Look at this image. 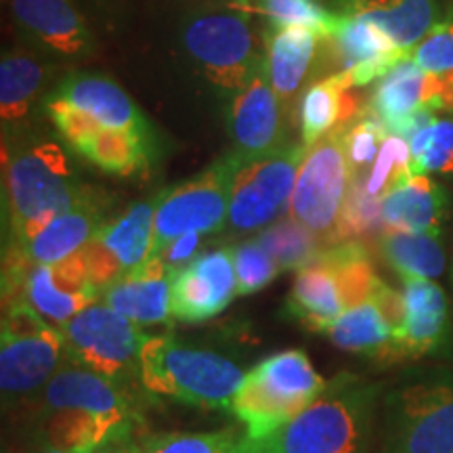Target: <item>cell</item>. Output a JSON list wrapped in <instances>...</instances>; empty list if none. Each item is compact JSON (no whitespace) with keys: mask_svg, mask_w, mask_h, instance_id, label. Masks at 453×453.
Masks as SVG:
<instances>
[{"mask_svg":"<svg viewBox=\"0 0 453 453\" xmlns=\"http://www.w3.org/2000/svg\"><path fill=\"white\" fill-rule=\"evenodd\" d=\"M50 97L64 101L73 110H78L90 120L111 130H128V133L154 134L150 120L139 110L137 104L128 97V93L111 78L93 72L70 73L57 87Z\"/></svg>","mask_w":453,"mask_h":453,"instance_id":"19","label":"cell"},{"mask_svg":"<svg viewBox=\"0 0 453 453\" xmlns=\"http://www.w3.org/2000/svg\"><path fill=\"white\" fill-rule=\"evenodd\" d=\"M237 275L234 246L202 252L170 280V311L173 319L183 324H202L212 319L234 303Z\"/></svg>","mask_w":453,"mask_h":453,"instance_id":"15","label":"cell"},{"mask_svg":"<svg viewBox=\"0 0 453 453\" xmlns=\"http://www.w3.org/2000/svg\"><path fill=\"white\" fill-rule=\"evenodd\" d=\"M183 47L206 81L240 93L267 64L265 38L246 13H203L187 19Z\"/></svg>","mask_w":453,"mask_h":453,"instance_id":"7","label":"cell"},{"mask_svg":"<svg viewBox=\"0 0 453 453\" xmlns=\"http://www.w3.org/2000/svg\"><path fill=\"white\" fill-rule=\"evenodd\" d=\"M376 246L380 248L384 260L401 275V280L405 277L437 280L445 269V254L439 235L384 231Z\"/></svg>","mask_w":453,"mask_h":453,"instance_id":"30","label":"cell"},{"mask_svg":"<svg viewBox=\"0 0 453 453\" xmlns=\"http://www.w3.org/2000/svg\"><path fill=\"white\" fill-rule=\"evenodd\" d=\"M139 380L150 393L202 410H231L243 373L234 361L208 349L166 336H147L139 353Z\"/></svg>","mask_w":453,"mask_h":453,"instance_id":"3","label":"cell"},{"mask_svg":"<svg viewBox=\"0 0 453 453\" xmlns=\"http://www.w3.org/2000/svg\"><path fill=\"white\" fill-rule=\"evenodd\" d=\"M380 393V384L355 373H338L307 410L258 443V451L367 453Z\"/></svg>","mask_w":453,"mask_h":453,"instance_id":"1","label":"cell"},{"mask_svg":"<svg viewBox=\"0 0 453 453\" xmlns=\"http://www.w3.org/2000/svg\"><path fill=\"white\" fill-rule=\"evenodd\" d=\"M447 194L428 174H407L382 197L387 231L439 235L447 217Z\"/></svg>","mask_w":453,"mask_h":453,"instance_id":"25","label":"cell"},{"mask_svg":"<svg viewBox=\"0 0 453 453\" xmlns=\"http://www.w3.org/2000/svg\"><path fill=\"white\" fill-rule=\"evenodd\" d=\"M101 298L90 281L84 250L55 265L30 263L13 246H4L3 254V307L27 304L49 321L64 327L72 317Z\"/></svg>","mask_w":453,"mask_h":453,"instance_id":"5","label":"cell"},{"mask_svg":"<svg viewBox=\"0 0 453 453\" xmlns=\"http://www.w3.org/2000/svg\"><path fill=\"white\" fill-rule=\"evenodd\" d=\"M288 118L281 99L271 87L267 64L252 78V82L234 95L226 111V128H229L234 154L242 162L273 154L288 145Z\"/></svg>","mask_w":453,"mask_h":453,"instance_id":"14","label":"cell"},{"mask_svg":"<svg viewBox=\"0 0 453 453\" xmlns=\"http://www.w3.org/2000/svg\"><path fill=\"white\" fill-rule=\"evenodd\" d=\"M309 145L288 143L273 154L242 162L235 170L229 202V229L234 234H254L267 229L288 214L300 164Z\"/></svg>","mask_w":453,"mask_h":453,"instance_id":"11","label":"cell"},{"mask_svg":"<svg viewBox=\"0 0 453 453\" xmlns=\"http://www.w3.org/2000/svg\"><path fill=\"white\" fill-rule=\"evenodd\" d=\"M410 59L430 73H453V15L434 24Z\"/></svg>","mask_w":453,"mask_h":453,"instance_id":"38","label":"cell"},{"mask_svg":"<svg viewBox=\"0 0 453 453\" xmlns=\"http://www.w3.org/2000/svg\"><path fill=\"white\" fill-rule=\"evenodd\" d=\"M65 359L122 382L139 370V353L147 336L139 324L99 300L61 327Z\"/></svg>","mask_w":453,"mask_h":453,"instance_id":"12","label":"cell"},{"mask_svg":"<svg viewBox=\"0 0 453 453\" xmlns=\"http://www.w3.org/2000/svg\"><path fill=\"white\" fill-rule=\"evenodd\" d=\"M378 453H453V373H433L388 393Z\"/></svg>","mask_w":453,"mask_h":453,"instance_id":"6","label":"cell"},{"mask_svg":"<svg viewBox=\"0 0 453 453\" xmlns=\"http://www.w3.org/2000/svg\"><path fill=\"white\" fill-rule=\"evenodd\" d=\"M38 453H67V451H61V449H57V447H50V445H44L42 443L41 451H38Z\"/></svg>","mask_w":453,"mask_h":453,"instance_id":"41","label":"cell"},{"mask_svg":"<svg viewBox=\"0 0 453 453\" xmlns=\"http://www.w3.org/2000/svg\"><path fill=\"white\" fill-rule=\"evenodd\" d=\"M403 321L395 332V364L445 349L449 340V303L434 280L405 277Z\"/></svg>","mask_w":453,"mask_h":453,"instance_id":"17","label":"cell"},{"mask_svg":"<svg viewBox=\"0 0 453 453\" xmlns=\"http://www.w3.org/2000/svg\"><path fill=\"white\" fill-rule=\"evenodd\" d=\"M90 453H143V449H141V441H137L134 428L128 426L118 430L116 434H111L110 439L104 441L97 449Z\"/></svg>","mask_w":453,"mask_h":453,"instance_id":"40","label":"cell"},{"mask_svg":"<svg viewBox=\"0 0 453 453\" xmlns=\"http://www.w3.org/2000/svg\"><path fill=\"white\" fill-rule=\"evenodd\" d=\"M95 189L81 183L65 151L57 143L24 145L3 151L4 223L9 243H21L57 214L87 200Z\"/></svg>","mask_w":453,"mask_h":453,"instance_id":"2","label":"cell"},{"mask_svg":"<svg viewBox=\"0 0 453 453\" xmlns=\"http://www.w3.org/2000/svg\"><path fill=\"white\" fill-rule=\"evenodd\" d=\"M3 309L0 388L4 401L21 399L47 387L64 365V334L27 304H11Z\"/></svg>","mask_w":453,"mask_h":453,"instance_id":"10","label":"cell"},{"mask_svg":"<svg viewBox=\"0 0 453 453\" xmlns=\"http://www.w3.org/2000/svg\"><path fill=\"white\" fill-rule=\"evenodd\" d=\"M338 13L370 21L403 53L420 44L439 24L437 0H334Z\"/></svg>","mask_w":453,"mask_h":453,"instance_id":"23","label":"cell"},{"mask_svg":"<svg viewBox=\"0 0 453 453\" xmlns=\"http://www.w3.org/2000/svg\"><path fill=\"white\" fill-rule=\"evenodd\" d=\"M15 24L50 53L76 59L93 50L84 17L72 0H11Z\"/></svg>","mask_w":453,"mask_h":453,"instance_id":"20","label":"cell"},{"mask_svg":"<svg viewBox=\"0 0 453 453\" xmlns=\"http://www.w3.org/2000/svg\"><path fill=\"white\" fill-rule=\"evenodd\" d=\"M367 174H353L347 200L342 206L340 219V240L373 242L378 243L380 235L387 231L382 220V197L372 196L365 189Z\"/></svg>","mask_w":453,"mask_h":453,"instance_id":"34","label":"cell"},{"mask_svg":"<svg viewBox=\"0 0 453 453\" xmlns=\"http://www.w3.org/2000/svg\"><path fill=\"white\" fill-rule=\"evenodd\" d=\"M254 240L273 257L281 271H300L309 267L327 248L313 231L294 219L277 220L260 231Z\"/></svg>","mask_w":453,"mask_h":453,"instance_id":"32","label":"cell"},{"mask_svg":"<svg viewBox=\"0 0 453 453\" xmlns=\"http://www.w3.org/2000/svg\"><path fill=\"white\" fill-rule=\"evenodd\" d=\"M327 382L317 373L303 349H288L254 365L243 376L231 413L248 437L263 443L324 393Z\"/></svg>","mask_w":453,"mask_h":453,"instance_id":"4","label":"cell"},{"mask_svg":"<svg viewBox=\"0 0 453 453\" xmlns=\"http://www.w3.org/2000/svg\"><path fill=\"white\" fill-rule=\"evenodd\" d=\"M229 9L246 15H265L275 26H304L330 38L340 24L338 11L326 9L317 0H231Z\"/></svg>","mask_w":453,"mask_h":453,"instance_id":"31","label":"cell"},{"mask_svg":"<svg viewBox=\"0 0 453 453\" xmlns=\"http://www.w3.org/2000/svg\"><path fill=\"white\" fill-rule=\"evenodd\" d=\"M350 179L353 170L344 145L342 124L309 145L307 156L300 164L286 217L313 231L326 246H336L342 242L340 219Z\"/></svg>","mask_w":453,"mask_h":453,"instance_id":"8","label":"cell"},{"mask_svg":"<svg viewBox=\"0 0 453 453\" xmlns=\"http://www.w3.org/2000/svg\"><path fill=\"white\" fill-rule=\"evenodd\" d=\"M105 200L99 194H93L87 200L57 214L42 229H38L30 240L21 243H9L19 250L30 263L55 265L70 258L72 254L84 250L95 234L101 229L104 220Z\"/></svg>","mask_w":453,"mask_h":453,"instance_id":"22","label":"cell"},{"mask_svg":"<svg viewBox=\"0 0 453 453\" xmlns=\"http://www.w3.org/2000/svg\"><path fill=\"white\" fill-rule=\"evenodd\" d=\"M156 206L157 196L133 203L120 217L101 225L84 248L90 281L99 292L151 258Z\"/></svg>","mask_w":453,"mask_h":453,"instance_id":"13","label":"cell"},{"mask_svg":"<svg viewBox=\"0 0 453 453\" xmlns=\"http://www.w3.org/2000/svg\"><path fill=\"white\" fill-rule=\"evenodd\" d=\"M170 277L168 269L157 257H151L133 273L120 277L101 292L107 307L133 319L134 324H168L170 311Z\"/></svg>","mask_w":453,"mask_h":453,"instance_id":"24","label":"cell"},{"mask_svg":"<svg viewBox=\"0 0 453 453\" xmlns=\"http://www.w3.org/2000/svg\"><path fill=\"white\" fill-rule=\"evenodd\" d=\"M202 243H203L202 234H185L180 235L179 240L170 242L160 254H156V257L162 260L164 267L168 269L170 277H173L174 273H179L180 269H185L187 265L194 263V260L200 257Z\"/></svg>","mask_w":453,"mask_h":453,"instance_id":"39","label":"cell"},{"mask_svg":"<svg viewBox=\"0 0 453 453\" xmlns=\"http://www.w3.org/2000/svg\"><path fill=\"white\" fill-rule=\"evenodd\" d=\"M407 174H411L410 143L405 139L388 137L384 141L370 174L365 177V189L372 196L384 197V194L393 189Z\"/></svg>","mask_w":453,"mask_h":453,"instance_id":"37","label":"cell"},{"mask_svg":"<svg viewBox=\"0 0 453 453\" xmlns=\"http://www.w3.org/2000/svg\"><path fill=\"white\" fill-rule=\"evenodd\" d=\"M267 50V72L271 87L281 99L286 111L298 107L304 82H307L313 64L324 49V38L304 26H275L271 24L263 34Z\"/></svg>","mask_w":453,"mask_h":453,"instance_id":"21","label":"cell"},{"mask_svg":"<svg viewBox=\"0 0 453 453\" xmlns=\"http://www.w3.org/2000/svg\"><path fill=\"white\" fill-rule=\"evenodd\" d=\"M47 70L26 50H9L0 61V120L3 127L26 120L41 95Z\"/></svg>","mask_w":453,"mask_h":453,"instance_id":"29","label":"cell"},{"mask_svg":"<svg viewBox=\"0 0 453 453\" xmlns=\"http://www.w3.org/2000/svg\"><path fill=\"white\" fill-rule=\"evenodd\" d=\"M78 156L116 177H133L145 173L156 157V133H128L101 127L72 147Z\"/></svg>","mask_w":453,"mask_h":453,"instance_id":"28","label":"cell"},{"mask_svg":"<svg viewBox=\"0 0 453 453\" xmlns=\"http://www.w3.org/2000/svg\"><path fill=\"white\" fill-rule=\"evenodd\" d=\"M403 321V296L380 283L365 303L344 311L324 332L334 347L367 357L378 364H395V332Z\"/></svg>","mask_w":453,"mask_h":453,"instance_id":"16","label":"cell"},{"mask_svg":"<svg viewBox=\"0 0 453 453\" xmlns=\"http://www.w3.org/2000/svg\"><path fill=\"white\" fill-rule=\"evenodd\" d=\"M367 107L384 128L420 110L453 113V73L424 72L407 57L378 81Z\"/></svg>","mask_w":453,"mask_h":453,"instance_id":"18","label":"cell"},{"mask_svg":"<svg viewBox=\"0 0 453 453\" xmlns=\"http://www.w3.org/2000/svg\"><path fill=\"white\" fill-rule=\"evenodd\" d=\"M234 265L240 296L263 290L281 273L280 265L257 240H248L234 246Z\"/></svg>","mask_w":453,"mask_h":453,"instance_id":"36","label":"cell"},{"mask_svg":"<svg viewBox=\"0 0 453 453\" xmlns=\"http://www.w3.org/2000/svg\"><path fill=\"white\" fill-rule=\"evenodd\" d=\"M407 143L413 174L453 173V118H437Z\"/></svg>","mask_w":453,"mask_h":453,"instance_id":"35","label":"cell"},{"mask_svg":"<svg viewBox=\"0 0 453 453\" xmlns=\"http://www.w3.org/2000/svg\"><path fill=\"white\" fill-rule=\"evenodd\" d=\"M361 110L364 107L357 99L355 87L349 82L344 72H336L313 82L304 88L303 97L298 101L303 143L313 145L334 128L353 120Z\"/></svg>","mask_w":453,"mask_h":453,"instance_id":"27","label":"cell"},{"mask_svg":"<svg viewBox=\"0 0 453 453\" xmlns=\"http://www.w3.org/2000/svg\"><path fill=\"white\" fill-rule=\"evenodd\" d=\"M143 453H260L248 433L235 428L214 433H160L141 439Z\"/></svg>","mask_w":453,"mask_h":453,"instance_id":"33","label":"cell"},{"mask_svg":"<svg viewBox=\"0 0 453 453\" xmlns=\"http://www.w3.org/2000/svg\"><path fill=\"white\" fill-rule=\"evenodd\" d=\"M347 311L342 288L330 265L317 258L296 271V280L286 298V313L304 330L324 334Z\"/></svg>","mask_w":453,"mask_h":453,"instance_id":"26","label":"cell"},{"mask_svg":"<svg viewBox=\"0 0 453 453\" xmlns=\"http://www.w3.org/2000/svg\"><path fill=\"white\" fill-rule=\"evenodd\" d=\"M242 157L226 154L194 179L157 194L151 257L185 234L211 235L229 220L231 185Z\"/></svg>","mask_w":453,"mask_h":453,"instance_id":"9","label":"cell"}]
</instances>
